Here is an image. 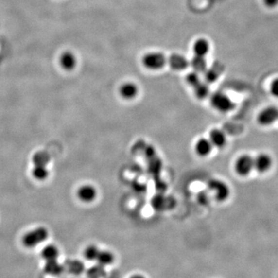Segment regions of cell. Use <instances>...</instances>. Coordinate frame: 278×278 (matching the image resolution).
Wrapping results in <instances>:
<instances>
[{
  "label": "cell",
  "instance_id": "cell-1",
  "mask_svg": "<svg viewBox=\"0 0 278 278\" xmlns=\"http://www.w3.org/2000/svg\"><path fill=\"white\" fill-rule=\"evenodd\" d=\"M48 236V230L45 227L40 226L26 233L22 239V242L27 248H33L45 241Z\"/></svg>",
  "mask_w": 278,
  "mask_h": 278
},
{
  "label": "cell",
  "instance_id": "cell-2",
  "mask_svg": "<svg viewBox=\"0 0 278 278\" xmlns=\"http://www.w3.org/2000/svg\"><path fill=\"white\" fill-rule=\"evenodd\" d=\"M141 61L147 69L158 70L166 66L168 58L163 53L159 52H150L144 55Z\"/></svg>",
  "mask_w": 278,
  "mask_h": 278
},
{
  "label": "cell",
  "instance_id": "cell-3",
  "mask_svg": "<svg viewBox=\"0 0 278 278\" xmlns=\"http://www.w3.org/2000/svg\"><path fill=\"white\" fill-rule=\"evenodd\" d=\"M207 186L208 190L212 191L216 200L224 202L229 197L230 190L229 186L224 181L218 179H210L208 181Z\"/></svg>",
  "mask_w": 278,
  "mask_h": 278
},
{
  "label": "cell",
  "instance_id": "cell-4",
  "mask_svg": "<svg viewBox=\"0 0 278 278\" xmlns=\"http://www.w3.org/2000/svg\"><path fill=\"white\" fill-rule=\"evenodd\" d=\"M210 102L212 107L219 112H229L234 107V104L231 99L223 92H216L212 94Z\"/></svg>",
  "mask_w": 278,
  "mask_h": 278
},
{
  "label": "cell",
  "instance_id": "cell-5",
  "mask_svg": "<svg viewBox=\"0 0 278 278\" xmlns=\"http://www.w3.org/2000/svg\"><path fill=\"white\" fill-rule=\"evenodd\" d=\"M254 169V158L251 156L243 155L237 158L235 163V170L239 175L246 176Z\"/></svg>",
  "mask_w": 278,
  "mask_h": 278
},
{
  "label": "cell",
  "instance_id": "cell-6",
  "mask_svg": "<svg viewBox=\"0 0 278 278\" xmlns=\"http://www.w3.org/2000/svg\"><path fill=\"white\" fill-rule=\"evenodd\" d=\"M278 120V109L275 107H269L263 109L258 117V122L261 125H271Z\"/></svg>",
  "mask_w": 278,
  "mask_h": 278
},
{
  "label": "cell",
  "instance_id": "cell-7",
  "mask_svg": "<svg viewBox=\"0 0 278 278\" xmlns=\"http://www.w3.org/2000/svg\"><path fill=\"white\" fill-rule=\"evenodd\" d=\"M98 192L94 186L84 185L77 190V196L84 203H91L96 199Z\"/></svg>",
  "mask_w": 278,
  "mask_h": 278
},
{
  "label": "cell",
  "instance_id": "cell-8",
  "mask_svg": "<svg viewBox=\"0 0 278 278\" xmlns=\"http://www.w3.org/2000/svg\"><path fill=\"white\" fill-rule=\"evenodd\" d=\"M139 87L133 82H126L119 87V94L125 100H133L139 94Z\"/></svg>",
  "mask_w": 278,
  "mask_h": 278
},
{
  "label": "cell",
  "instance_id": "cell-9",
  "mask_svg": "<svg viewBox=\"0 0 278 278\" xmlns=\"http://www.w3.org/2000/svg\"><path fill=\"white\" fill-rule=\"evenodd\" d=\"M59 63L63 69L67 71H70L77 66V57L70 51H66L60 55Z\"/></svg>",
  "mask_w": 278,
  "mask_h": 278
},
{
  "label": "cell",
  "instance_id": "cell-10",
  "mask_svg": "<svg viewBox=\"0 0 278 278\" xmlns=\"http://www.w3.org/2000/svg\"><path fill=\"white\" fill-rule=\"evenodd\" d=\"M272 166V159L267 154L258 155L254 158V168L258 173H263L268 171Z\"/></svg>",
  "mask_w": 278,
  "mask_h": 278
},
{
  "label": "cell",
  "instance_id": "cell-11",
  "mask_svg": "<svg viewBox=\"0 0 278 278\" xmlns=\"http://www.w3.org/2000/svg\"><path fill=\"white\" fill-rule=\"evenodd\" d=\"M213 145L209 139L206 138L199 139L195 144V153L200 157H207L212 153Z\"/></svg>",
  "mask_w": 278,
  "mask_h": 278
},
{
  "label": "cell",
  "instance_id": "cell-12",
  "mask_svg": "<svg viewBox=\"0 0 278 278\" xmlns=\"http://www.w3.org/2000/svg\"><path fill=\"white\" fill-rule=\"evenodd\" d=\"M209 141L212 143L213 147L219 149L224 148L226 144V137L225 133L220 129H213L209 133Z\"/></svg>",
  "mask_w": 278,
  "mask_h": 278
},
{
  "label": "cell",
  "instance_id": "cell-13",
  "mask_svg": "<svg viewBox=\"0 0 278 278\" xmlns=\"http://www.w3.org/2000/svg\"><path fill=\"white\" fill-rule=\"evenodd\" d=\"M173 69L182 70L189 66L188 60L182 55L173 54L168 58V63Z\"/></svg>",
  "mask_w": 278,
  "mask_h": 278
},
{
  "label": "cell",
  "instance_id": "cell-14",
  "mask_svg": "<svg viewBox=\"0 0 278 278\" xmlns=\"http://www.w3.org/2000/svg\"><path fill=\"white\" fill-rule=\"evenodd\" d=\"M193 52L195 56L205 57L210 50V44L206 39H199L194 43Z\"/></svg>",
  "mask_w": 278,
  "mask_h": 278
},
{
  "label": "cell",
  "instance_id": "cell-15",
  "mask_svg": "<svg viewBox=\"0 0 278 278\" xmlns=\"http://www.w3.org/2000/svg\"><path fill=\"white\" fill-rule=\"evenodd\" d=\"M96 261L100 266L103 267H106L113 263L115 261V256L108 250H100Z\"/></svg>",
  "mask_w": 278,
  "mask_h": 278
},
{
  "label": "cell",
  "instance_id": "cell-16",
  "mask_svg": "<svg viewBox=\"0 0 278 278\" xmlns=\"http://www.w3.org/2000/svg\"><path fill=\"white\" fill-rule=\"evenodd\" d=\"M41 255L46 261L57 260L59 256V250L54 245H47L43 249Z\"/></svg>",
  "mask_w": 278,
  "mask_h": 278
},
{
  "label": "cell",
  "instance_id": "cell-17",
  "mask_svg": "<svg viewBox=\"0 0 278 278\" xmlns=\"http://www.w3.org/2000/svg\"><path fill=\"white\" fill-rule=\"evenodd\" d=\"M64 267L57 262V260L48 261L46 263L45 271L51 275H59L63 272Z\"/></svg>",
  "mask_w": 278,
  "mask_h": 278
},
{
  "label": "cell",
  "instance_id": "cell-18",
  "mask_svg": "<svg viewBox=\"0 0 278 278\" xmlns=\"http://www.w3.org/2000/svg\"><path fill=\"white\" fill-rule=\"evenodd\" d=\"M32 175L37 180H45L49 175V171L47 169V166L34 165V169L32 170Z\"/></svg>",
  "mask_w": 278,
  "mask_h": 278
},
{
  "label": "cell",
  "instance_id": "cell-19",
  "mask_svg": "<svg viewBox=\"0 0 278 278\" xmlns=\"http://www.w3.org/2000/svg\"><path fill=\"white\" fill-rule=\"evenodd\" d=\"M100 250H101L98 248L96 245H89L85 248L84 255H85V258L89 261H96Z\"/></svg>",
  "mask_w": 278,
  "mask_h": 278
},
{
  "label": "cell",
  "instance_id": "cell-20",
  "mask_svg": "<svg viewBox=\"0 0 278 278\" xmlns=\"http://www.w3.org/2000/svg\"><path fill=\"white\" fill-rule=\"evenodd\" d=\"M192 66L197 71H204L207 68V63L204 57L195 56V58L192 60Z\"/></svg>",
  "mask_w": 278,
  "mask_h": 278
},
{
  "label": "cell",
  "instance_id": "cell-21",
  "mask_svg": "<svg viewBox=\"0 0 278 278\" xmlns=\"http://www.w3.org/2000/svg\"><path fill=\"white\" fill-rule=\"evenodd\" d=\"M49 161V156L44 153H36L34 157V165H44V166H47Z\"/></svg>",
  "mask_w": 278,
  "mask_h": 278
},
{
  "label": "cell",
  "instance_id": "cell-22",
  "mask_svg": "<svg viewBox=\"0 0 278 278\" xmlns=\"http://www.w3.org/2000/svg\"><path fill=\"white\" fill-rule=\"evenodd\" d=\"M194 87H195V94L197 95L198 98H203L207 97L208 94V87L205 85H203L199 82V84L194 86Z\"/></svg>",
  "mask_w": 278,
  "mask_h": 278
},
{
  "label": "cell",
  "instance_id": "cell-23",
  "mask_svg": "<svg viewBox=\"0 0 278 278\" xmlns=\"http://www.w3.org/2000/svg\"><path fill=\"white\" fill-rule=\"evenodd\" d=\"M98 266V268L93 267L89 271L88 275L90 278H99L102 275V270L103 267L100 266L99 264Z\"/></svg>",
  "mask_w": 278,
  "mask_h": 278
},
{
  "label": "cell",
  "instance_id": "cell-24",
  "mask_svg": "<svg viewBox=\"0 0 278 278\" xmlns=\"http://www.w3.org/2000/svg\"><path fill=\"white\" fill-rule=\"evenodd\" d=\"M271 92L274 96L278 98V78L275 79L271 84Z\"/></svg>",
  "mask_w": 278,
  "mask_h": 278
},
{
  "label": "cell",
  "instance_id": "cell-25",
  "mask_svg": "<svg viewBox=\"0 0 278 278\" xmlns=\"http://www.w3.org/2000/svg\"><path fill=\"white\" fill-rule=\"evenodd\" d=\"M263 1L267 7H276L278 5V0H263Z\"/></svg>",
  "mask_w": 278,
  "mask_h": 278
},
{
  "label": "cell",
  "instance_id": "cell-26",
  "mask_svg": "<svg viewBox=\"0 0 278 278\" xmlns=\"http://www.w3.org/2000/svg\"><path fill=\"white\" fill-rule=\"evenodd\" d=\"M129 278H146L145 276L140 275V274H136V275H132Z\"/></svg>",
  "mask_w": 278,
  "mask_h": 278
}]
</instances>
